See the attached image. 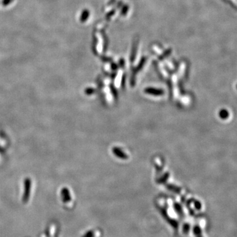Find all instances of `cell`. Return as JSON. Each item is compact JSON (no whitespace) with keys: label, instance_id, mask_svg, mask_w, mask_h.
I'll use <instances>...</instances> for the list:
<instances>
[{"label":"cell","instance_id":"6da1fadb","mask_svg":"<svg viewBox=\"0 0 237 237\" xmlns=\"http://www.w3.org/2000/svg\"><path fill=\"white\" fill-rule=\"evenodd\" d=\"M219 115L222 119H227V118H228V112H227V110H221V112H220Z\"/></svg>","mask_w":237,"mask_h":237},{"label":"cell","instance_id":"7a4b0ae2","mask_svg":"<svg viewBox=\"0 0 237 237\" xmlns=\"http://www.w3.org/2000/svg\"><path fill=\"white\" fill-rule=\"evenodd\" d=\"M13 1V0H3V5L4 6H6L7 5H9L10 3H11Z\"/></svg>","mask_w":237,"mask_h":237}]
</instances>
